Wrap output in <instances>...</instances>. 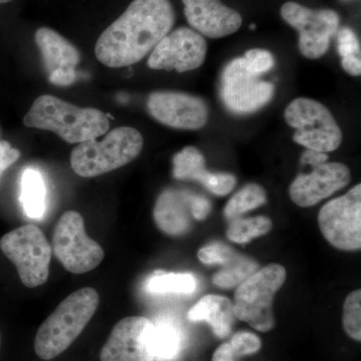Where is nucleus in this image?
Returning a JSON list of instances; mask_svg holds the SVG:
<instances>
[{
	"mask_svg": "<svg viewBox=\"0 0 361 361\" xmlns=\"http://www.w3.org/2000/svg\"><path fill=\"white\" fill-rule=\"evenodd\" d=\"M176 20L170 0H134L97 39L94 54L103 65H135L151 54Z\"/></svg>",
	"mask_w": 361,
	"mask_h": 361,
	"instance_id": "obj_1",
	"label": "nucleus"
},
{
	"mask_svg": "<svg viewBox=\"0 0 361 361\" xmlns=\"http://www.w3.org/2000/svg\"><path fill=\"white\" fill-rule=\"evenodd\" d=\"M23 123L28 128L56 133L68 144L97 139L110 129L109 118L104 111L80 108L51 94L35 99L23 118Z\"/></svg>",
	"mask_w": 361,
	"mask_h": 361,
	"instance_id": "obj_2",
	"label": "nucleus"
},
{
	"mask_svg": "<svg viewBox=\"0 0 361 361\" xmlns=\"http://www.w3.org/2000/svg\"><path fill=\"white\" fill-rule=\"evenodd\" d=\"M99 305V293L92 287L78 289L63 299L37 330L35 351L40 360H54L65 353L84 331Z\"/></svg>",
	"mask_w": 361,
	"mask_h": 361,
	"instance_id": "obj_3",
	"label": "nucleus"
},
{
	"mask_svg": "<svg viewBox=\"0 0 361 361\" xmlns=\"http://www.w3.org/2000/svg\"><path fill=\"white\" fill-rule=\"evenodd\" d=\"M144 137L132 127H118L97 139L80 142L71 152L73 172L82 178H94L128 165L141 154Z\"/></svg>",
	"mask_w": 361,
	"mask_h": 361,
	"instance_id": "obj_4",
	"label": "nucleus"
},
{
	"mask_svg": "<svg viewBox=\"0 0 361 361\" xmlns=\"http://www.w3.org/2000/svg\"><path fill=\"white\" fill-rule=\"evenodd\" d=\"M286 269L276 263L256 271L235 291V317L257 331L268 332L274 329L273 300L286 281Z\"/></svg>",
	"mask_w": 361,
	"mask_h": 361,
	"instance_id": "obj_5",
	"label": "nucleus"
},
{
	"mask_svg": "<svg viewBox=\"0 0 361 361\" xmlns=\"http://www.w3.org/2000/svg\"><path fill=\"white\" fill-rule=\"evenodd\" d=\"M0 249L27 288L42 286L49 279L52 249L37 226L23 225L6 233L0 239Z\"/></svg>",
	"mask_w": 361,
	"mask_h": 361,
	"instance_id": "obj_6",
	"label": "nucleus"
},
{
	"mask_svg": "<svg viewBox=\"0 0 361 361\" xmlns=\"http://www.w3.org/2000/svg\"><path fill=\"white\" fill-rule=\"evenodd\" d=\"M284 118L295 130L293 141L306 149L327 154L341 147V127L331 111L319 102L298 97L288 104Z\"/></svg>",
	"mask_w": 361,
	"mask_h": 361,
	"instance_id": "obj_7",
	"label": "nucleus"
},
{
	"mask_svg": "<svg viewBox=\"0 0 361 361\" xmlns=\"http://www.w3.org/2000/svg\"><path fill=\"white\" fill-rule=\"evenodd\" d=\"M52 250L66 270L85 274L103 262V247L90 238L84 217L77 211H66L59 218L52 236Z\"/></svg>",
	"mask_w": 361,
	"mask_h": 361,
	"instance_id": "obj_8",
	"label": "nucleus"
},
{
	"mask_svg": "<svg viewBox=\"0 0 361 361\" xmlns=\"http://www.w3.org/2000/svg\"><path fill=\"white\" fill-rule=\"evenodd\" d=\"M323 237L342 251L361 248V185L325 204L318 214Z\"/></svg>",
	"mask_w": 361,
	"mask_h": 361,
	"instance_id": "obj_9",
	"label": "nucleus"
},
{
	"mask_svg": "<svg viewBox=\"0 0 361 361\" xmlns=\"http://www.w3.org/2000/svg\"><path fill=\"white\" fill-rule=\"evenodd\" d=\"M282 18L299 33V51L304 58H322L341 25V16L332 9H311L289 1L281 7Z\"/></svg>",
	"mask_w": 361,
	"mask_h": 361,
	"instance_id": "obj_10",
	"label": "nucleus"
},
{
	"mask_svg": "<svg viewBox=\"0 0 361 361\" xmlns=\"http://www.w3.org/2000/svg\"><path fill=\"white\" fill-rule=\"evenodd\" d=\"M274 92V85L251 73L243 58L233 59L221 75V99L226 108L237 115L260 110L269 103Z\"/></svg>",
	"mask_w": 361,
	"mask_h": 361,
	"instance_id": "obj_11",
	"label": "nucleus"
},
{
	"mask_svg": "<svg viewBox=\"0 0 361 361\" xmlns=\"http://www.w3.org/2000/svg\"><path fill=\"white\" fill-rule=\"evenodd\" d=\"M206 54L207 42L203 35L193 28L179 27L157 44L149 54L148 66L152 70L186 73L200 68Z\"/></svg>",
	"mask_w": 361,
	"mask_h": 361,
	"instance_id": "obj_12",
	"label": "nucleus"
},
{
	"mask_svg": "<svg viewBox=\"0 0 361 361\" xmlns=\"http://www.w3.org/2000/svg\"><path fill=\"white\" fill-rule=\"evenodd\" d=\"M149 115L173 129L196 130L205 127L209 109L203 99L185 92L161 90L147 101Z\"/></svg>",
	"mask_w": 361,
	"mask_h": 361,
	"instance_id": "obj_13",
	"label": "nucleus"
},
{
	"mask_svg": "<svg viewBox=\"0 0 361 361\" xmlns=\"http://www.w3.org/2000/svg\"><path fill=\"white\" fill-rule=\"evenodd\" d=\"M154 323L142 316L120 320L99 353L101 361H155L152 349Z\"/></svg>",
	"mask_w": 361,
	"mask_h": 361,
	"instance_id": "obj_14",
	"label": "nucleus"
},
{
	"mask_svg": "<svg viewBox=\"0 0 361 361\" xmlns=\"http://www.w3.org/2000/svg\"><path fill=\"white\" fill-rule=\"evenodd\" d=\"M350 170L342 163H324L313 168L310 174H301L291 183L289 195L297 206L307 208L332 196L348 186Z\"/></svg>",
	"mask_w": 361,
	"mask_h": 361,
	"instance_id": "obj_15",
	"label": "nucleus"
},
{
	"mask_svg": "<svg viewBox=\"0 0 361 361\" xmlns=\"http://www.w3.org/2000/svg\"><path fill=\"white\" fill-rule=\"evenodd\" d=\"M35 44L42 54V63L49 82L59 87H68L75 82V68L80 61V52L70 40L49 27L35 32Z\"/></svg>",
	"mask_w": 361,
	"mask_h": 361,
	"instance_id": "obj_16",
	"label": "nucleus"
},
{
	"mask_svg": "<svg viewBox=\"0 0 361 361\" xmlns=\"http://www.w3.org/2000/svg\"><path fill=\"white\" fill-rule=\"evenodd\" d=\"M189 25L210 39H221L238 32L242 16L220 0H182Z\"/></svg>",
	"mask_w": 361,
	"mask_h": 361,
	"instance_id": "obj_17",
	"label": "nucleus"
},
{
	"mask_svg": "<svg viewBox=\"0 0 361 361\" xmlns=\"http://www.w3.org/2000/svg\"><path fill=\"white\" fill-rule=\"evenodd\" d=\"M173 176L177 180L201 183L216 196H226L236 186V178L229 173H211L206 170L205 158L195 147H186L173 158Z\"/></svg>",
	"mask_w": 361,
	"mask_h": 361,
	"instance_id": "obj_18",
	"label": "nucleus"
},
{
	"mask_svg": "<svg viewBox=\"0 0 361 361\" xmlns=\"http://www.w3.org/2000/svg\"><path fill=\"white\" fill-rule=\"evenodd\" d=\"M191 195L189 192L168 189L161 192L154 207V220L161 232L182 236L192 227Z\"/></svg>",
	"mask_w": 361,
	"mask_h": 361,
	"instance_id": "obj_19",
	"label": "nucleus"
},
{
	"mask_svg": "<svg viewBox=\"0 0 361 361\" xmlns=\"http://www.w3.org/2000/svg\"><path fill=\"white\" fill-rule=\"evenodd\" d=\"M233 303L227 297L209 294L201 298L188 312L192 322H207L218 338L231 334L235 320Z\"/></svg>",
	"mask_w": 361,
	"mask_h": 361,
	"instance_id": "obj_20",
	"label": "nucleus"
},
{
	"mask_svg": "<svg viewBox=\"0 0 361 361\" xmlns=\"http://www.w3.org/2000/svg\"><path fill=\"white\" fill-rule=\"evenodd\" d=\"M20 202L30 219H42L45 212V184L39 171L27 169L21 176Z\"/></svg>",
	"mask_w": 361,
	"mask_h": 361,
	"instance_id": "obj_21",
	"label": "nucleus"
},
{
	"mask_svg": "<svg viewBox=\"0 0 361 361\" xmlns=\"http://www.w3.org/2000/svg\"><path fill=\"white\" fill-rule=\"evenodd\" d=\"M183 345L182 332L174 323L160 322L154 324L152 331V349L155 358L174 360L179 355Z\"/></svg>",
	"mask_w": 361,
	"mask_h": 361,
	"instance_id": "obj_22",
	"label": "nucleus"
},
{
	"mask_svg": "<svg viewBox=\"0 0 361 361\" xmlns=\"http://www.w3.org/2000/svg\"><path fill=\"white\" fill-rule=\"evenodd\" d=\"M196 287V278L189 273L156 271L147 282V290L156 294H191Z\"/></svg>",
	"mask_w": 361,
	"mask_h": 361,
	"instance_id": "obj_23",
	"label": "nucleus"
},
{
	"mask_svg": "<svg viewBox=\"0 0 361 361\" xmlns=\"http://www.w3.org/2000/svg\"><path fill=\"white\" fill-rule=\"evenodd\" d=\"M267 202V195L260 185L250 183L239 190L228 201L224 208V216L228 221L241 218L242 215L264 205Z\"/></svg>",
	"mask_w": 361,
	"mask_h": 361,
	"instance_id": "obj_24",
	"label": "nucleus"
},
{
	"mask_svg": "<svg viewBox=\"0 0 361 361\" xmlns=\"http://www.w3.org/2000/svg\"><path fill=\"white\" fill-rule=\"evenodd\" d=\"M259 269L258 263L247 256L238 255L229 264L223 266L213 276V283L223 289L238 287Z\"/></svg>",
	"mask_w": 361,
	"mask_h": 361,
	"instance_id": "obj_25",
	"label": "nucleus"
},
{
	"mask_svg": "<svg viewBox=\"0 0 361 361\" xmlns=\"http://www.w3.org/2000/svg\"><path fill=\"white\" fill-rule=\"evenodd\" d=\"M227 230L228 239L238 244L249 243L252 239L264 236L272 229V221L266 216L255 218H238L230 221Z\"/></svg>",
	"mask_w": 361,
	"mask_h": 361,
	"instance_id": "obj_26",
	"label": "nucleus"
},
{
	"mask_svg": "<svg viewBox=\"0 0 361 361\" xmlns=\"http://www.w3.org/2000/svg\"><path fill=\"white\" fill-rule=\"evenodd\" d=\"M343 329L353 341H361V291L355 290L346 297L343 305Z\"/></svg>",
	"mask_w": 361,
	"mask_h": 361,
	"instance_id": "obj_27",
	"label": "nucleus"
},
{
	"mask_svg": "<svg viewBox=\"0 0 361 361\" xmlns=\"http://www.w3.org/2000/svg\"><path fill=\"white\" fill-rule=\"evenodd\" d=\"M237 252L231 247L214 242L208 245L202 247L198 251V258L202 263L207 265L219 264L225 266L231 263L238 256Z\"/></svg>",
	"mask_w": 361,
	"mask_h": 361,
	"instance_id": "obj_28",
	"label": "nucleus"
},
{
	"mask_svg": "<svg viewBox=\"0 0 361 361\" xmlns=\"http://www.w3.org/2000/svg\"><path fill=\"white\" fill-rule=\"evenodd\" d=\"M228 342L237 358L255 355L262 345L260 338L256 334L248 331L237 332Z\"/></svg>",
	"mask_w": 361,
	"mask_h": 361,
	"instance_id": "obj_29",
	"label": "nucleus"
},
{
	"mask_svg": "<svg viewBox=\"0 0 361 361\" xmlns=\"http://www.w3.org/2000/svg\"><path fill=\"white\" fill-rule=\"evenodd\" d=\"M243 59L246 68L256 75L267 73L275 66L274 56L266 49H249L244 54Z\"/></svg>",
	"mask_w": 361,
	"mask_h": 361,
	"instance_id": "obj_30",
	"label": "nucleus"
},
{
	"mask_svg": "<svg viewBox=\"0 0 361 361\" xmlns=\"http://www.w3.org/2000/svg\"><path fill=\"white\" fill-rule=\"evenodd\" d=\"M337 44L339 56L345 58L349 56H360V44L355 32L351 28L341 27L337 30Z\"/></svg>",
	"mask_w": 361,
	"mask_h": 361,
	"instance_id": "obj_31",
	"label": "nucleus"
},
{
	"mask_svg": "<svg viewBox=\"0 0 361 361\" xmlns=\"http://www.w3.org/2000/svg\"><path fill=\"white\" fill-rule=\"evenodd\" d=\"M20 158V149L13 148L8 142L0 141V179L7 169Z\"/></svg>",
	"mask_w": 361,
	"mask_h": 361,
	"instance_id": "obj_32",
	"label": "nucleus"
},
{
	"mask_svg": "<svg viewBox=\"0 0 361 361\" xmlns=\"http://www.w3.org/2000/svg\"><path fill=\"white\" fill-rule=\"evenodd\" d=\"M211 209H212V205L205 197L191 195V211L194 219L199 221L206 219L211 212Z\"/></svg>",
	"mask_w": 361,
	"mask_h": 361,
	"instance_id": "obj_33",
	"label": "nucleus"
},
{
	"mask_svg": "<svg viewBox=\"0 0 361 361\" xmlns=\"http://www.w3.org/2000/svg\"><path fill=\"white\" fill-rule=\"evenodd\" d=\"M300 160L304 165H310L311 167L316 168L322 165V164L326 163L329 160V156H327V154L322 153V152L306 149L301 155Z\"/></svg>",
	"mask_w": 361,
	"mask_h": 361,
	"instance_id": "obj_34",
	"label": "nucleus"
},
{
	"mask_svg": "<svg viewBox=\"0 0 361 361\" xmlns=\"http://www.w3.org/2000/svg\"><path fill=\"white\" fill-rule=\"evenodd\" d=\"M342 68L353 77H360L361 75L360 56H349L341 59Z\"/></svg>",
	"mask_w": 361,
	"mask_h": 361,
	"instance_id": "obj_35",
	"label": "nucleus"
},
{
	"mask_svg": "<svg viewBox=\"0 0 361 361\" xmlns=\"http://www.w3.org/2000/svg\"><path fill=\"white\" fill-rule=\"evenodd\" d=\"M237 357L233 353L229 342H224L214 353L212 361H236Z\"/></svg>",
	"mask_w": 361,
	"mask_h": 361,
	"instance_id": "obj_36",
	"label": "nucleus"
},
{
	"mask_svg": "<svg viewBox=\"0 0 361 361\" xmlns=\"http://www.w3.org/2000/svg\"><path fill=\"white\" fill-rule=\"evenodd\" d=\"M13 1V0H0V4H7V2Z\"/></svg>",
	"mask_w": 361,
	"mask_h": 361,
	"instance_id": "obj_37",
	"label": "nucleus"
},
{
	"mask_svg": "<svg viewBox=\"0 0 361 361\" xmlns=\"http://www.w3.org/2000/svg\"><path fill=\"white\" fill-rule=\"evenodd\" d=\"M0 349H1V336H0Z\"/></svg>",
	"mask_w": 361,
	"mask_h": 361,
	"instance_id": "obj_38",
	"label": "nucleus"
}]
</instances>
